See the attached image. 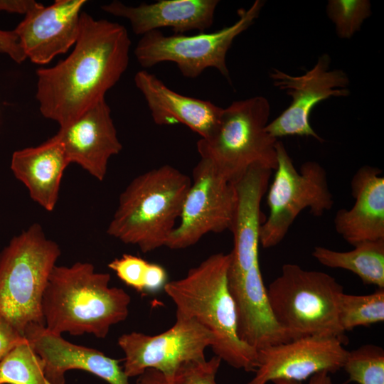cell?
Returning a JSON list of instances; mask_svg holds the SVG:
<instances>
[{"label": "cell", "mask_w": 384, "mask_h": 384, "mask_svg": "<svg viewBox=\"0 0 384 384\" xmlns=\"http://www.w3.org/2000/svg\"><path fill=\"white\" fill-rule=\"evenodd\" d=\"M124 353L123 370L128 378L154 369L171 378L185 363L206 359L211 347V333L196 320L176 315L174 325L161 334L147 335L133 331L118 338Z\"/></svg>", "instance_id": "10"}, {"label": "cell", "mask_w": 384, "mask_h": 384, "mask_svg": "<svg viewBox=\"0 0 384 384\" xmlns=\"http://www.w3.org/2000/svg\"><path fill=\"white\" fill-rule=\"evenodd\" d=\"M167 277V273L162 266L149 262L144 292L155 293L164 289L165 284L168 282Z\"/></svg>", "instance_id": "32"}, {"label": "cell", "mask_w": 384, "mask_h": 384, "mask_svg": "<svg viewBox=\"0 0 384 384\" xmlns=\"http://www.w3.org/2000/svg\"><path fill=\"white\" fill-rule=\"evenodd\" d=\"M263 4L264 1L257 0L249 9H239L236 22L212 33L166 36L160 31H151L138 41L134 55L143 68L173 62L188 78H196L206 69L213 68L230 80L226 64L228 50L234 39L253 24Z\"/></svg>", "instance_id": "9"}, {"label": "cell", "mask_w": 384, "mask_h": 384, "mask_svg": "<svg viewBox=\"0 0 384 384\" xmlns=\"http://www.w3.org/2000/svg\"><path fill=\"white\" fill-rule=\"evenodd\" d=\"M222 360L217 356L210 360L191 361L181 365L171 378L159 371L146 369L138 376L137 384H218L216 374Z\"/></svg>", "instance_id": "26"}, {"label": "cell", "mask_w": 384, "mask_h": 384, "mask_svg": "<svg viewBox=\"0 0 384 384\" xmlns=\"http://www.w3.org/2000/svg\"><path fill=\"white\" fill-rule=\"evenodd\" d=\"M134 80L155 124H182L201 139L208 138L216 129L223 108L208 100L179 94L146 70L137 72Z\"/></svg>", "instance_id": "20"}, {"label": "cell", "mask_w": 384, "mask_h": 384, "mask_svg": "<svg viewBox=\"0 0 384 384\" xmlns=\"http://www.w3.org/2000/svg\"><path fill=\"white\" fill-rule=\"evenodd\" d=\"M378 168L363 166L351 181L355 200L348 210L342 208L334 218L336 231L349 244L384 239V177Z\"/></svg>", "instance_id": "21"}, {"label": "cell", "mask_w": 384, "mask_h": 384, "mask_svg": "<svg viewBox=\"0 0 384 384\" xmlns=\"http://www.w3.org/2000/svg\"><path fill=\"white\" fill-rule=\"evenodd\" d=\"M228 282L242 341L257 351L292 340L274 316L259 263Z\"/></svg>", "instance_id": "17"}, {"label": "cell", "mask_w": 384, "mask_h": 384, "mask_svg": "<svg viewBox=\"0 0 384 384\" xmlns=\"http://www.w3.org/2000/svg\"><path fill=\"white\" fill-rule=\"evenodd\" d=\"M0 53L9 55L14 62L21 63L26 57L14 31L0 30Z\"/></svg>", "instance_id": "31"}, {"label": "cell", "mask_w": 384, "mask_h": 384, "mask_svg": "<svg viewBox=\"0 0 384 384\" xmlns=\"http://www.w3.org/2000/svg\"><path fill=\"white\" fill-rule=\"evenodd\" d=\"M38 3L33 0H0V11L25 15Z\"/></svg>", "instance_id": "33"}, {"label": "cell", "mask_w": 384, "mask_h": 384, "mask_svg": "<svg viewBox=\"0 0 384 384\" xmlns=\"http://www.w3.org/2000/svg\"><path fill=\"white\" fill-rule=\"evenodd\" d=\"M131 43L123 25L82 11L70 54L53 67L36 70L41 114L63 127L105 100L128 67Z\"/></svg>", "instance_id": "1"}, {"label": "cell", "mask_w": 384, "mask_h": 384, "mask_svg": "<svg viewBox=\"0 0 384 384\" xmlns=\"http://www.w3.org/2000/svg\"><path fill=\"white\" fill-rule=\"evenodd\" d=\"M274 384H303L302 382L290 380H275ZM307 384H333L331 373L326 371L317 373L309 378Z\"/></svg>", "instance_id": "34"}, {"label": "cell", "mask_w": 384, "mask_h": 384, "mask_svg": "<svg viewBox=\"0 0 384 384\" xmlns=\"http://www.w3.org/2000/svg\"><path fill=\"white\" fill-rule=\"evenodd\" d=\"M54 136L62 144L70 163L78 164L99 181L107 174L110 159L122 149L105 100L60 127Z\"/></svg>", "instance_id": "15"}, {"label": "cell", "mask_w": 384, "mask_h": 384, "mask_svg": "<svg viewBox=\"0 0 384 384\" xmlns=\"http://www.w3.org/2000/svg\"><path fill=\"white\" fill-rule=\"evenodd\" d=\"M230 253L213 254L164 290L176 306V316L198 322L213 337L215 356L236 369L255 372L257 352L240 340L228 272Z\"/></svg>", "instance_id": "3"}, {"label": "cell", "mask_w": 384, "mask_h": 384, "mask_svg": "<svg viewBox=\"0 0 384 384\" xmlns=\"http://www.w3.org/2000/svg\"><path fill=\"white\" fill-rule=\"evenodd\" d=\"M191 183L188 175L169 164L137 176L120 194L107 234L144 253L166 246Z\"/></svg>", "instance_id": "4"}, {"label": "cell", "mask_w": 384, "mask_h": 384, "mask_svg": "<svg viewBox=\"0 0 384 384\" xmlns=\"http://www.w3.org/2000/svg\"><path fill=\"white\" fill-rule=\"evenodd\" d=\"M0 384H50L44 361L26 338L0 361Z\"/></svg>", "instance_id": "24"}, {"label": "cell", "mask_w": 384, "mask_h": 384, "mask_svg": "<svg viewBox=\"0 0 384 384\" xmlns=\"http://www.w3.org/2000/svg\"><path fill=\"white\" fill-rule=\"evenodd\" d=\"M272 170L260 164L251 166L233 183L236 205L231 228L234 245L230 252L228 275L243 274L259 263L260 204L268 188Z\"/></svg>", "instance_id": "18"}, {"label": "cell", "mask_w": 384, "mask_h": 384, "mask_svg": "<svg viewBox=\"0 0 384 384\" xmlns=\"http://www.w3.org/2000/svg\"><path fill=\"white\" fill-rule=\"evenodd\" d=\"M69 164L62 144L53 136L37 146L14 151L11 169L27 187L31 198L51 211L57 203L62 176Z\"/></svg>", "instance_id": "22"}, {"label": "cell", "mask_w": 384, "mask_h": 384, "mask_svg": "<svg viewBox=\"0 0 384 384\" xmlns=\"http://www.w3.org/2000/svg\"><path fill=\"white\" fill-rule=\"evenodd\" d=\"M60 255L38 223L14 236L0 252V317L21 334L33 324L45 326L41 301Z\"/></svg>", "instance_id": "5"}, {"label": "cell", "mask_w": 384, "mask_h": 384, "mask_svg": "<svg viewBox=\"0 0 384 384\" xmlns=\"http://www.w3.org/2000/svg\"><path fill=\"white\" fill-rule=\"evenodd\" d=\"M26 339L11 323L0 317V361Z\"/></svg>", "instance_id": "30"}, {"label": "cell", "mask_w": 384, "mask_h": 384, "mask_svg": "<svg viewBox=\"0 0 384 384\" xmlns=\"http://www.w3.org/2000/svg\"><path fill=\"white\" fill-rule=\"evenodd\" d=\"M327 14L341 38H350L370 15V4L366 0H331Z\"/></svg>", "instance_id": "28"}, {"label": "cell", "mask_w": 384, "mask_h": 384, "mask_svg": "<svg viewBox=\"0 0 384 384\" xmlns=\"http://www.w3.org/2000/svg\"><path fill=\"white\" fill-rule=\"evenodd\" d=\"M218 3V0H159L132 6L113 1L102 9L127 19L137 35L161 28H171L175 34H183L191 31L203 33L210 28Z\"/></svg>", "instance_id": "19"}, {"label": "cell", "mask_w": 384, "mask_h": 384, "mask_svg": "<svg viewBox=\"0 0 384 384\" xmlns=\"http://www.w3.org/2000/svg\"><path fill=\"white\" fill-rule=\"evenodd\" d=\"M267 292L275 319L292 339L324 336L347 343L338 319L343 288L334 277L296 264H284Z\"/></svg>", "instance_id": "6"}, {"label": "cell", "mask_w": 384, "mask_h": 384, "mask_svg": "<svg viewBox=\"0 0 384 384\" xmlns=\"http://www.w3.org/2000/svg\"><path fill=\"white\" fill-rule=\"evenodd\" d=\"M270 112V103L262 96L237 100L223 108L215 132L197 142L201 158L210 161L233 184L254 164L275 170L277 139L265 130Z\"/></svg>", "instance_id": "7"}, {"label": "cell", "mask_w": 384, "mask_h": 384, "mask_svg": "<svg viewBox=\"0 0 384 384\" xmlns=\"http://www.w3.org/2000/svg\"><path fill=\"white\" fill-rule=\"evenodd\" d=\"M179 223L166 247L181 250L197 243L209 233L230 230L236 205V192L208 160L201 159L192 172Z\"/></svg>", "instance_id": "11"}, {"label": "cell", "mask_w": 384, "mask_h": 384, "mask_svg": "<svg viewBox=\"0 0 384 384\" xmlns=\"http://www.w3.org/2000/svg\"><path fill=\"white\" fill-rule=\"evenodd\" d=\"M24 336L44 361L46 375L50 384H65V373L73 369L90 372L109 384H129L119 360L96 349L70 343L43 325L29 326Z\"/></svg>", "instance_id": "16"}, {"label": "cell", "mask_w": 384, "mask_h": 384, "mask_svg": "<svg viewBox=\"0 0 384 384\" xmlns=\"http://www.w3.org/2000/svg\"><path fill=\"white\" fill-rule=\"evenodd\" d=\"M277 166L267 188L270 213L260 229V244L270 248L279 244L298 215L305 209L321 216L331 209L334 198L326 172L318 162L303 163L297 170L284 144H275Z\"/></svg>", "instance_id": "8"}, {"label": "cell", "mask_w": 384, "mask_h": 384, "mask_svg": "<svg viewBox=\"0 0 384 384\" xmlns=\"http://www.w3.org/2000/svg\"><path fill=\"white\" fill-rule=\"evenodd\" d=\"M338 319L346 332L357 326H370L384 321V289L371 294H348L343 292L338 305Z\"/></svg>", "instance_id": "25"}, {"label": "cell", "mask_w": 384, "mask_h": 384, "mask_svg": "<svg viewBox=\"0 0 384 384\" xmlns=\"http://www.w3.org/2000/svg\"><path fill=\"white\" fill-rule=\"evenodd\" d=\"M149 262L142 257L124 254L108 264V267L127 286L139 292H144Z\"/></svg>", "instance_id": "29"}, {"label": "cell", "mask_w": 384, "mask_h": 384, "mask_svg": "<svg viewBox=\"0 0 384 384\" xmlns=\"http://www.w3.org/2000/svg\"><path fill=\"white\" fill-rule=\"evenodd\" d=\"M337 338L307 336L257 350L255 376L247 384L275 380L302 382L313 375L343 368L348 351Z\"/></svg>", "instance_id": "13"}, {"label": "cell", "mask_w": 384, "mask_h": 384, "mask_svg": "<svg viewBox=\"0 0 384 384\" xmlns=\"http://www.w3.org/2000/svg\"><path fill=\"white\" fill-rule=\"evenodd\" d=\"M353 246L346 252L317 246L312 256L324 266L348 270L363 284L384 289V239L362 241Z\"/></svg>", "instance_id": "23"}, {"label": "cell", "mask_w": 384, "mask_h": 384, "mask_svg": "<svg viewBox=\"0 0 384 384\" xmlns=\"http://www.w3.org/2000/svg\"><path fill=\"white\" fill-rule=\"evenodd\" d=\"M85 0L38 3L14 30L26 59L45 65L74 46L80 33Z\"/></svg>", "instance_id": "14"}, {"label": "cell", "mask_w": 384, "mask_h": 384, "mask_svg": "<svg viewBox=\"0 0 384 384\" xmlns=\"http://www.w3.org/2000/svg\"><path fill=\"white\" fill-rule=\"evenodd\" d=\"M330 58L321 55L315 65L304 75L292 76L277 69L270 73L274 86L292 98L289 106L268 123L267 132L277 139L287 136L311 137L322 142L310 125V113L320 102L331 97L348 95L349 80L341 70H329Z\"/></svg>", "instance_id": "12"}, {"label": "cell", "mask_w": 384, "mask_h": 384, "mask_svg": "<svg viewBox=\"0 0 384 384\" xmlns=\"http://www.w3.org/2000/svg\"><path fill=\"white\" fill-rule=\"evenodd\" d=\"M343 368L348 381L358 384H384V350L366 344L348 351Z\"/></svg>", "instance_id": "27"}, {"label": "cell", "mask_w": 384, "mask_h": 384, "mask_svg": "<svg viewBox=\"0 0 384 384\" xmlns=\"http://www.w3.org/2000/svg\"><path fill=\"white\" fill-rule=\"evenodd\" d=\"M110 280L108 273L88 262L55 265L41 301L45 327L58 335L105 338L112 326L126 319L131 302L124 289L110 287Z\"/></svg>", "instance_id": "2"}]
</instances>
